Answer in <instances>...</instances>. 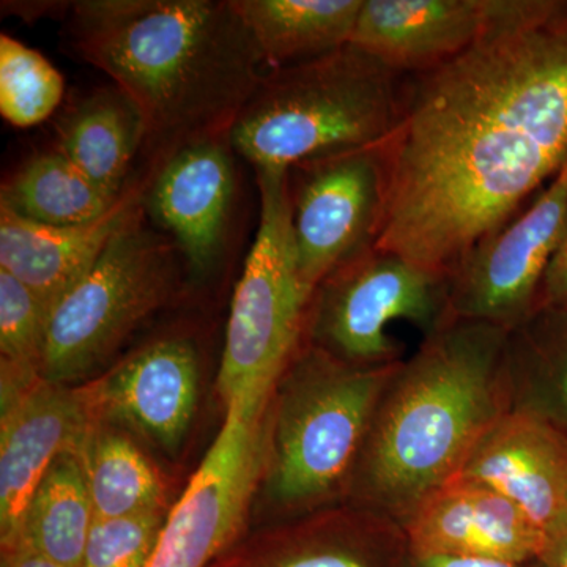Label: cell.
Wrapping results in <instances>:
<instances>
[{"instance_id": "obj_1", "label": "cell", "mask_w": 567, "mask_h": 567, "mask_svg": "<svg viewBox=\"0 0 567 567\" xmlns=\"http://www.w3.org/2000/svg\"><path fill=\"white\" fill-rule=\"evenodd\" d=\"M380 151L375 248L450 275L567 163V0H503L465 51L405 76Z\"/></svg>"}, {"instance_id": "obj_2", "label": "cell", "mask_w": 567, "mask_h": 567, "mask_svg": "<svg viewBox=\"0 0 567 567\" xmlns=\"http://www.w3.org/2000/svg\"><path fill=\"white\" fill-rule=\"evenodd\" d=\"M66 13L71 50L128 96L164 158L229 134L265 74L230 0H82Z\"/></svg>"}, {"instance_id": "obj_3", "label": "cell", "mask_w": 567, "mask_h": 567, "mask_svg": "<svg viewBox=\"0 0 567 567\" xmlns=\"http://www.w3.org/2000/svg\"><path fill=\"white\" fill-rule=\"evenodd\" d=\"M507 330L453 319L402 360L377 406L349 502L404 525L461 473L488 429L511 412Z\"/></svg>"}, {"instance_id": "obj_4", "label": "cell", "mask_w": 567, "mask_h": 567, "mask_svg": "<svg viewBox=\"0 0 567 567\" xmlns=\"http://www.w3.org/2000/svg\"><path fill=\"white\" fill-rule=\"evenodd\" d=\"M395 364L360 368L301 342L265 416L264 487L279 520L349 502Z\"/></svg>"}, {"instance_id": "obj_5", "label": "cell", "mask_w": 567, "mask_h": 567, "mask_svg": "<svg viewBox=\"0 0 567 567\" xmlns=\"http://www.w3.org/2000/svg\"><path fill=\"white\" fill-rule=\"evenodd\" d=\"M404 78L352 43L265 71L230 128V145L256 171L380 147L401 117Z\"/></svg>"}, {"instance_id": "obj_6", "label": "cell", "mask_w": 567, "mask_h": 567, "mask_svg": "<svg viewBox=\"0 0 567 567\" xmlns=\"http://www.w3.org/2000/svg\"><path fill=\"white\" fill-rule=\"evenodd\" d=\"M259 227L235 289L218 374L224 404L268 405L303 341L311 293L298 275L289 171H257Z\"/></svg>"}, {"instance_id": "obj_7", "label": "cell", "mask_w": 567, "mask_h": 567, "mask_svg": "<svg viewBox=\"0 0 567 567\" xmlns=\"http://www.w3.org/2000/svg\"><path fill=\"white\" fill-rule=\"evenodd\" d=\"M177 245L145 224V210L112 238L87 274L51 309L41 377L87 379L174 292Z\"/></svg>"}, {"instance_id": "obj_8", "label": "cell", "mask_w": 567, "mask_h": 567, "mask_svg": "<svg viewBox=\"0 0 567 567\" xmlns=\"http://www.w3.org/2000/svg\"><path fill=\"white\" fill-rule=\"evenodd\" d=\"M450 319L446 275L374 246L316 287L301 342L347 364L380 368L404 360L391 323L404 320L427 336Z\"/></svg>"}, {"instance_id": "obj_9", "label": "cell", "mask_w": 567, "mask_h": 567, "mask_svg": "<svg viewBox=\"0 0 567 567\" xmlns=\"http://www.w3.org/2000/svg\"><path fill=\"white\" fill-rule=\"evenodd\" d=\"M267 406H227L221 431L167 514L147 567H208L240 537L264 475Z\"/></svg>"}, {"instance_id": "obj_10", "label": "cell", "mask_w": 567, "mask_h": 567, "mask_svg": "<svg viewBox=\"0 0 567 567\" xmlns=\"http://www.w3.org/2000/svg\"><path fill=\"white\" fill-rule=\"evenodd\" d=\"M567 233V163L550 183L447 275L450 316L517 327L537 306L544 276Z\"/></svg>"}, {"instance_id": "obj_11", "label": "cell", "mask_w": 567, "mask_h": 567, "mask_svg": "<svg viewBox=\"0 0 567 567\" xmlns=\"http://www.w3.org/2000/svg\"><path fill=\"white\" fill-rule=\"evenodd\" d=\"M298 275L309 293L331 271L374 248L385 208L380 147L289 169Z\"/></svg>"}, {"instance_id": "obj_12", "label": "cell", "mask_w": 567, "mask_h": 567, "mask_svg": "<svg viewBox=\"0 0 567 567\" xmlns=\"http://www.w3.org/2000/svg\"><path fill=\"white\" fill-rule=\"evenodd\" d=\"M405 529L352 502L238 537L208 567H410Z\"/></svg>"}, {"instance_id": "obj_13", "label": "cell", "mask_w": 567, "mask_h": 567, "mask_svg": "<svg viewBox=\"0 0 567 567\" xmlns=\"http://www.w3.org/2000/svg\"><path fill=\"white\" fill-rule=\"evenodd\" d=\"M99 423L84 388L47 382L2 398L0 420V540L2 550L20 543L33 492L59 456L80 453Z\"/></svg>"}, {"instance_id": "obj_14", "label": "cell", "mask_w": 567, "mask_h": 567, "mask_svg": "<svg viewBox=\"0 0 567 567\" xmlns=\"http://www.w3.org/2000/svg\"><path fill=\"white\" fill-rule=\"evenodd\" d=\"M235 189L229 134L182 145L159 163L148 183L145 212L200 278L212 274L226 246Z\"/></svg>"}, {"instance_id": "obj_15", "label": "cell", "mask_w": 567, "mask_h": 567, "mask_svg": "<svg viewBox=\"0 0 567 567\" xmlns=\"http://www.w3.org/2000/svg\"><path fill=\"white\" fill-rule=\"evenodd\" d=\"M82 388L99 423L126 425L155 445L174 451L196 410V347L188 339H162Z\"/></svg>"}, {"instance_id": "obj_16", "label": "cell", "mask_w": 567, "mask_h": 567, "mask_svg": "<svg viewBox=\"0 0 567 567\" xmlns=\"http://www.w3.org/2000/svg\"><path fill=\"white\" fill-rule=\"evenodd\" d=\"M413 555L537 561L544 532L494 488L456 476L425 496L402 525Z\"/></svg>"}, {"instance_id": "obj_17", "label": "cell", "mask_w": 567, "mask_h": 567, "mask_svg": "<svg viewBox=\"0 0 567 567\" xmlns=\"http://www.w3.org/2000/svg\"><path fill=\"white\" fill-rule=\"evenodd\" d=\"M457 476L494 488L546 532L567 511V434L511 410L488 429Z\"/></svg>"}, {"instance_id": "obj_18", "label": "cell", "mask_w": 567, "mask_h": 567, "mask_svg": "<svg viewBox=\"0 0 567 567\" xmlns=\"http://www.w3.org/2000/svg\"><path fill=\"white\" fill-rule=\"evenodd\" d=\"M503 0H363L350 43L402 76L465 51Z\"/></svg>"}, {"instance_id": "obj_19", "label": "cell", "mask_w": 567, "mask_h": 567, "mask_svg": "<svg viewBox=\"0 0 567 567\" xmlns=\"http://www.w3.org/2000/svg\"><path fill=\"white\" fill-rule=\"evenodd\" d=\"M145 185H128L99 221L50 227L0 210V270L20 279L48 308L69 292L123 227L145 210Z\"/></svg>"}, {"instance_id": "obj_20", "label": "cell", "mask_w": 567, "mask_h": 567, "mask_svg": "<svg viewBox=\"0 0 567 567\" xmlns=\"http://www.w3.org/2000/svg\"><path fill=\"white\" fill-rule=\"evenodd\" d=\"M55 137V151L96 185L122 196L134 156L145 142V126L125 93L100 89L62 115Z\"/></svg>"}, {"instance_id": "obj_21", "label": "cell", "mask_w": 567, "mask_h": 567, "mask_svg": "<svg viewBox=\"0 0 567 567\" xmlns=\"http://www.w3.org/2000/svg\"><path fill=\"white\" fill-rule=\"evenodd\" d=\"M268 69L315 61L350 43L363 0H230Z\"/></svg>"}, {"instance_id": "obj_22", "label": "cell", "mask_w": 567, "mask_h": 567, "mask_svg": "<svg viewBox=\"0 0 567 567\" xmlns=\"http://www.w3.org/2000/svg\"><path fill=\"white\" fill-rule=\"evenodd\" d=\"M505 372L511 410L567 434V308L539 306L507 330Z\"/></svg>"}, {"instance_id": "obj_23", "label": "cell", "mask_w": 567, "mask_h": 567, "mask_svg": "<svg viewBox=\"0 0 567 567\" xmlns=\"http://www.w3.org/2000/svg\"><path fill=\"white\" fill-rule=\"evenodd\" d=\"M122 196L96 185L54 151L33 156L3 183L0 210L40 226H82L99 221Z\"/></svg>"}, {"instance_id": "obj_24", "label": "cell", "mask_w": 567, "mask_h": 567, "mask_svg": "<svg viewBox=\"0 0 567 567\" xmlns=\"http://www.w3.org/2000/svg\"><path fill=\"white\" fill-rule=\"evenodd\" d=\"M95 518L84 464L80 453L69 451L52 462L33 492L17 546L24 544L62 567H81Z\"/></svg>"}, {"instance_id": "obj_25", "label": "cell", "mask_w": 567, "mask_h": 567, "mask_svg": "<svg viewBox=\"0 0 567 567\" xmlns=\"http://www.w3.org/2000/svg\"><path fill=\"white\" fill-rule=\"evenodd\" d=\"M80 456L96 517L137 516L163 509L158 470L128 436L106 427V423H96Z\"/></svg>"}, {"instance_id": "obj_26", "label": "cell", "mask_w": 567, "mask_h": 567, "mask_svg": "<svg viewBox=\"0 0 567 567\" xmlns=\"http://www.w3.org/2000/svg\"><path fill=\"white\" fill-rule=\"evenodd\" d=\"M65 93L61 71L22 41L0 35V114L18 128L48 121Z\"/></svg>"}, {"instance_id": "obj_27", "label": "cell", "mask_w": 567, "mask_h": 567, "mask_svg": "<svg viewBox=\"0 0 567 567\" xmlns=\"http://www.w3.org/2000/svg\"><path fill=\"white\" fill-rule=\"evenodd\" d=\"M51 309L20 279L0 270L2 371L41 375Z\"/></svg>"}, {"instance_id": "obj_28", "label": "cell", "mask_w": 567, "mask_h": 567, "mask_svg": "<svg viewBox=\"0 0 567 567\" xmlns=\"http://www.w3.org/2000/svg\"><path fill=\"white\" fill-rule=\"evenodd\" d=\"M164 511L95 518L81 567H147L162 535Z\"/></svg>"}, {"instance_id": "obj_29", "label": "cell", "mask_w": 567, "mask_h": 567, "mask_svg": "<svg viewBox=\"0 0 567 567\" xmlns=\"http://www.w3.org/2000/svg\"><path fill=\"white\" fill-rule=\"evenodd\" d=\"M539 306L567 308V233L544 276L536 308Z\"/></svg>"}, {"instance_id": "obj_30", "label": "cell", "mask_w": 567, "mask_h": 567, "mask_svg": "<svg viewBox=\"0 0 567 567\" xmlns=\"http://www.w3.org/2000/svg\"><path fill=\"white\" fill-rule=\"evenodd\" d=\"M537 563L540 567H567V511L544 532L543 550Z\"/></svg>"}, {"instance_id": "obj_31", "label": "cell", "mask_w": 567, "mask_h": 567, "mask_svg": "<svg viewBox=\"0 0 567 567\" xmlns=\"http://www.w3.org/2000/svg\"><path fill=\"white\" fill-rule=\"evenodd\" d=\"M410 567H540L539 563H506L495 559L436 557V555H413Z\"/></svg>"}, {"instance_id": "obj_32", "label": "cell", "mask_w": 567, "mask_h": 567, "mask_svg": "<svg viewBox=\"0 0 567 567\" xmlns=\"http://www.w3.org/2000/svg\"><path fill=\"white\" fill-rule=\"evenodd\" d=\"M2 567H62L55 565L50 558L43 557L33 548L20 546L2 550Z\"/></svg>"}]
</instances>
